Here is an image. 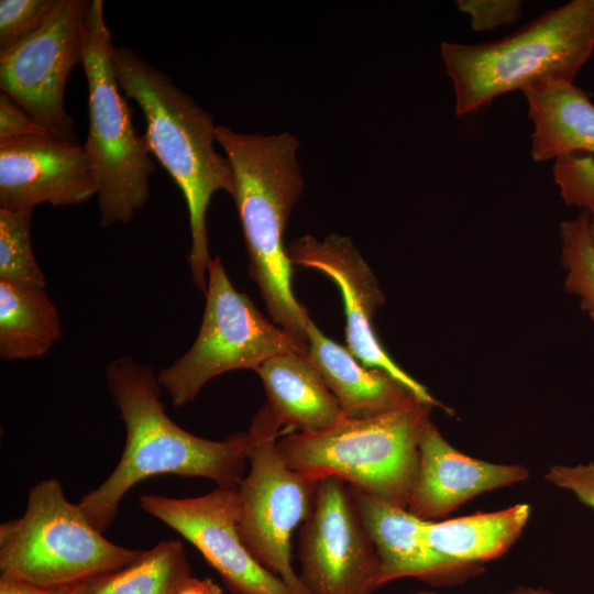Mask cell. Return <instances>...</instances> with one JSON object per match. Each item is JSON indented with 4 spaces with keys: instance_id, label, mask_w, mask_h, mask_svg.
Here are the masks:
<instances>
[{
    "instance_id": "6da1fadb",
    "label": "cell",
    "mask_w": 594,
    "mask_h": 594,
    "mask_svg": "<svg viewBox=\"0 0 594 594\" xmlns=\"http://www.w3.org/2000/svg\"><path fill=\"white\" fill-rule=\"evenodd\" d=\"M106 380L125 427V444L111 474L78 503L99 531L112 525L124 495L151 476L173 474L209 479L224 487L240 485L249 466L248 432L216 441L177 426L161 400L157 375L132 358L110 362Z\"/></svg>"
},
{
    "instance_id": "7a4b0ae2",
    "label": "cell",
    "mask_w": 594,
    "mask_h": 594,
    "mask_svg": "<svg viewBox=\"0 0 594 594\" xmlns=\"http://www.w3.org/2000/svg\"><path fill=\"white\" fill-rule=\"evenodd\" d=\"M117 79L127 98L141 109L143 134L151 153L182 190L187 204L191 279L200 292L207 288L209 255L206 216L212 196L233 195L235 180L227 156L216 152L212 117L169 77L129 47L114 48Z\"/></svg>"
},
{
    "instance_id": "3957f363",
    "label": "cell",
    "mask_w": 594,
    "mask_h": 594,
    "mask_svg": "<svg viewBox=\"0 0 594 594\" xmlns=\"http://www.w3.org/2000/svg\"><path fill=\"white\" fill-rule=\"evenodd\" d=\"M216 141L234 174V200L249 255V275L274 323L307 342V309L292 289V263L284 231L304 188L289 133L243 134L217 125Z\"/></svg>"
},
{
    "instance_id": "277c9868",
    "label": "cell",
    "mask_w": 594,
    "mask_h": 594,
    "mask_svg": "<svg viewBox=\"0 0 594 594\" xmlns=\"http://www.w3.org/2000/svg\"><path fill=\"white\" fill-rule=\"evenodd\" d=\"M594 50V0L549 10L515 33L482 44L443 42L457 116L479 111L506 92L551 81L573 82Z\"/></svg>"
},
{
    "instance_id": "5b68a950",
    "label": "cell",
    "mask_w": 594,
    "mask_h": 594,
    "mask_svg": "<svg viewBox=\"0 0 594 594\" xmlns=\"http://www.w3.org/2000/svg\"><path fill=\"white\" fill-rule=\"evenodd\" d=\"M431 403L414 396L387 413L343 421L316 433L278 438L290 469L315 480L336 477L386 503L407 508L418 464V443Z\"/></svg>"
},
{
    "instance_id": "8992f818",
    "label": "cell",
    "mask_w": 594,
    "mask_h": 594,
    "mask_svg": "<svg viewBox=\"0 0 594 594\" xmlns=\"http://www.w3.org/2000/svg\"><path fill=\"white\" fill-rule=\"evenodd\" d=\"M111 32L103 1L91 0L87 12L82 69L88 86L89 128L84 145L97 175V201L102 227L128 223L150 196L155 170L148 144L133 127L121 94Z\"/></svg>"
},
{
    "instance_id": "52a82bcc",
    "label": "cell",
    "mask_w": 594,
    "mask_h": 594,
    "mask_svg": "<svg viewBox=\"0 0 594 594\" xmlns=\"http://www.w3.org/2000/svg\"><path fill=\"white\" fill-rule=\"evenodd\" d=\"M140 552L107 540L54 479L36 483L24 514L0 526L1 573L43 587H65L118 570Z\"/></svg>"
},
{
    "instance_id": "ba28073f",
    "label": "cell",
    "mask_w": 594,
    "mask_h": 594,
    "mask_svg": "<svg viewBox=\"0 0 594 594\" xmlns=\"http://www.w3.org/2000/svg\"><path fill=\"white\" fill-rule=\"evenodd\" d=\"M206 306L189 350L157 374L172 404L191 403L204 386L223 373L256 370L268 359L298 353L308 344L264 317L248 295L232 285L220 256L207 271Z\"/></svg>"
},
{
    "instance_id": "9c48e42d",
    "label": "cell",
    "mask_w": 594,
    "mask_h": 594,
    "mask_svg": "<svg viewBox=\"0 0 594 594\" xmlns=\"http://www.w3.org/2000/svg\"><path fill=\"white\" fill-rule=\"evenodd\" d=\"M280 427L267 405L252 419L249 470L238 486L239 531L254 559L289 594H310L292 565V536L312 509L318 481L284 462L277 450Z\"/></svg>"
},
{
    "instance_id": "30bf717a",
    "label": "cell",
    "mask_w": 594,
    "mask_h": 594,
    "mask_svg": "<svg viewBox=\"0 0 594 594\" xmlns=\"http://www.w3.org/2000/svg\"><path fill=\"white\" fill-rule=\"evenodd\" d=\"M89 2L57 0L34 34L0 51V88L56 139L77 143L64 106L66 84L82 63Z\"/></svg>"
},
{
    "instance_id": "8fae6325",
    "label": "cell",
    "mask_w": 594,
    "mask_h": 594,
    "mask_svg": "<svg viewBox=\"0 0 594 594\" xmlns=\"http://www.w3.org/2000/svg\"><path fill=\"white\" fill-rule=\"evenodd\" d=\"M298 559V575L310 594L378 588V556L343 481H318L312 509L300 526Z\"/></svg>"
},
{
    "instance_id": "7c38bea8",
    "label": "cell",
    "mask_w": 594,
    "mask_h": 594,
    "mask_svg": "<svg viewBox=\"0 0 594 594\" xmlns=\"http://www.w3.org/2000/svg\"><path fill=\"white\" fill-rule=\"evenodd\" d=\"M140 505L196 547L232 594H289L242 541L238 487L217 486L187 498L143 494Z\"/></svg>"
},
{
    "instance_id": "4fadbf2b",
    "label": "cell",
    "mask_w": 594,
    "mask_h": 594,
    "mask_svg": "<svg viewBox=\"0 0 594 594\" xmlns=\"http://www.w3.org/2000/svg\"><path fill=\"white\" fill-rule=\"evenodd\" d=\"M287 254L292 265L321 272L339 287L344 302L346 346L355 359L365 366L387 372L419 399L451 414L426 386L403 370L380 342L372 323L377 309L385 304L384 293L350 238L330 234L319 241L307 234L293 240Z\"/></svg>"
},
{
    "instance_id": "5bb4252c",
    "label": "cell",
    "mask_w": 594,
    "mask_h": 594,
    "mask_svg": "<svg viewBox=\"0 0 594 594\" xmlns=\"http://www.w3.org/2000/svg\"><path fill=\"white\" fill-rule=\"evenodd\" d=\"M98 180L82 145L34 134L0 143V209L73 206L97 196Z\"/></svg>"
},
{
    "instance_id": "9a60e30c",
    "label": "cell",
    "mask_w": 594,
    "mask_h": 594,
    "mask_svg": "<svg viewBox=\"0 0 594 594\" xmlns=\"http://www.w3.org/2000/svg\"><path fill=\"white\" fill-rule=\"evenodd\" d=\"M519 464H499L462 453L429 420L418 443V464L407 509L425 521L447 519L471 498L526 481Z\"/></svg>"
},
{
    "instance_id": "2e32d148",
    "label": "cell",
    "mask_w": 594,
    "mask_h": 594,
    "mask_svg": "<svg viewBox=\"0 0 594 594\" xmlns=\"http://www.w3.org/2000/svg\"><path fill=\"white\" fill-rule=\"evenodd\" d=\"M348 487L378 556V587L405 578L433 586L460 584L484 571L481 564L455 561L435 551L426 536L429 521Z\"/></svg>"
},
{
    "instance_id": "e0dca14e",
    "label": "cell",
    "mask_w": 594,
    "mask_h": 594,
    "mask_svg": "<svg viewBox=\"0 0 594 594\" xmlns=\"http://www.w3.org/2000/svg\"><path fill=\"white\" fill-rule=\"evenodd\" d=\"M306 358L339 402L345 416L362 419L397 408L415 395L387 372L363 365L341 344L307 323Z\"/></svg>"
},
{
    "instance_id": "ac0fdd59",
    "label": "cell",
    "mask_w": 594,
    "mask_h": 594,
    "mask_svg": "<svg viewBox=\"0 0 594 594\" xmlns=\"http://www.w3.org/2000/svg\"><path fill=\"white\" fill-rule=\"evenodd\" d=\"M255 372L263 382L266 405L280 425L289 430L316 433L348 418L306 355H276Z\"/></svg>"
},
{
    "instance_id": "d6986e66",
    "label": "cell",
    "mask_w": 594,
    "mask_h": 594,
    "mask_svg": "<svg viewBox=\"0 0 594 594\" xmlns=\"http://www.w3.org/2000/svg\"><path fill=\"white\" fill-rule=\"evenodd\" d=\"M534 124L531 156L536 162L587 152L594 157V105L568 81H551L524 92Z\"/></svg>"
},
{
    "instance_id": "ffe728a7",
    "label": "cell",
    "mask_w": 594,
    "mask_h": 594,
    "mask_svg": "<svg viewBox=\"0 0 594 594\" xmlns=\"http://www.w3.org/2000/svg\"><path fill=\"white\" fill-rule=\"evenodd\" d=\"M528 504L429 521L426 536L439 554L465 563L481 564L505 554L520 537L530 517Z\"/></svg>"
},
{
    "instance_id": "44dd1931",
    "label": "cell",
    "mask_w": 594,
    "mask_h": 594,
    "mask_svg": "<svg viewBox=\"0 0 594 594\" xmlns=\"http://www.w3.org/2000/svg\"><path fill=\"white\" fill-rule=\"evenodd\" d=\"M62 336L57 307L45 287L0 279V358L44 356Z\"/></svg>"
},
{
    "instance_id": "7402d4cb",
    "label": "cell",
    "mask_w": 594,
    "mask_h": 594,
    "mask_svg": "<svg viewBox=\"0 0 594 594\" xmlns=\"http://www.w3.org/2000/svg\"><path fill=\"white\" fill-rule=\"evenodd\" d=\"M190 571L184 546L163 540L123 568L61 588L63 594H176Z\"/></svg>"
},
{
    "instance_id": "603a6c76",
    "label": "cell",
    "mask_w": 594,
    "mask_h": 594,
    "mask_svg": "<svg viewBox=\"0 0 594 594\" xmlns=\"http://www.w3.org/2000/svg\"><path fill=\"white\" fill-rule=\"evenodd\" d=\"M590 213L560 223L561 262L565 268L564 289L580 300L594 322V245L588 230Z\"/></svg>"
},
{
    "instance_id": "cb8c5ba5",
    "label": "cell",
    "mask_w": 594,
    "mask_h": 594,
    "mask_svg": "<svg viewBox=\"0 0 594 594\" xmlns=\"http://www.w3.org/2000/svg\"><path fill=\"white\" fill-rule=\"evenodd\" d=\"M32 213L0 209V279L46 287L32 246Z\"/></svg>"
},
{
    "instance_id": "d4e9b609",
    "label": "cell",
    "mask_w": 594,
    "mask_h": 594,
    "mask_svg": "<svg viewBox=\"0 0 594 594\" xmlns=\"http://www.w3.org/2000/svg\"><path fill=\"white\" fill-rule=\"evenodd\" d=\"M57 0H1L0 51L7 50L38 31Z\"/></svg>"
},
{
    "instance_id": "484cf974",
    "label": "cell",
    "mask_w": 594,
    "mask_h": 594,
    "mask_svg": "<svg viewBox=\"0 0 594 594\" xmlns=\"http://www.w3.org/2000/svg\"><path fill=\"white\" fill-rule=\"evenodd\" d=\"M553 178L569 206L594 212V157L568 154L554 160Z\"/></svg>"
},
{
    "instance_id": "4316f807",
    "label": "cell",
    "mask_w": 594,
    "mask_h": 594,
    "mask_svg": "<svg viewBox=\"0 0 594 594\" xmlns=\"http://www.w3.org/2000/svg\"><path fill=\"white\" fill-rule=\"evenodd\" d=\"M457 7L470 16L472 29L477 32L512 24L522 14L518 0H458Z\"/></svg>"
},
{
    "instance_id": "83f0119b",
    "label": "cell",
    "mask_w": 594,
    "mask_h": 594,
    "mask_svg": "<svg viewBox=\"0 0 594 594\" xmlns=\"http://www.w3.org/2000/svg\"><path fill=\"white\" fill-rule=\"evenodd\" d=\"M544 479L552 485L573 493L584 505L594 508V463L551 465Z\"/></svg>"
},
{
    "instance_id": "f1b7e54d",
    "label": "cell",
    "mask_w": 594,
    "mask_h": 594,
    "mask_svg": "<svg viewBox=\"0 0 594 594\" xmlns=\"http://www.w3.org/2000/svg\"><path fill=\"white\" fill-rule=\"evenodd\" d=\"M34 134H50L11 97L0 92V143Z\"/></svg>"
},
{
    "instance_id": "f546056e",
    "label": "cell",
    "mask_w": 594,
    "mask_h": 594,
    "mask_svg": "<svg viewBox=\"0 0 594 594\" xmlns=\"http://www.w3.org/2000/svg\"><path fill=\"white\" fill-rule=\"evenodd\" d=\"M0 594H63L62 588L43 587L10 574L1 573Z\"/></svg>"
},
{
    "instance_id": "4dcf8cb0",
    "label": "cell",
    "mask_w": 594,
    "mask_h": 594,
    "mask_svg": "<svg viewBox=\"0 0 594 594\" xmlns=\"http://www.w3.org/2000/svg\"><path fill=\"white\" fill-rule=\"evenodd\" d=\"M176 594H222L221 587L211 579L189 576L177 590Z\"/></svg>"
},
{
    "instance_id": "1f68e13d",
    "label": "cell",
    "mask_w": 594,
    "mask_h": 594,
    "mask_svg": "<svg viewBox=\"0 0 594 594\" xmlns=\"http://www.w3.org/2000/svg\"><path fill=\"white\" fill-rule=\"evenodd\" d=\"M505 594H553L552 592L541 588V587H531V586H518L510 590Z\"/></svg>"
},
{
    "instance_id": "d6a6232c",
    "label": "cell",
    "mask_w": 594,
    "mask_h": 594,
    "mask_svg": "<svg viewBox=\"0 0 594 594\" xmlns=\"http://www.w3.org/2000/svg\"><path fill=\"white\" fill-rule=\"evenodd\" d=\"M588 230H590V235L594 245V212L590 213Z\"/></svg>"
},
{
    "instance_id": "836d02e7",
    "label": "cell",
    "mask_w": 594,
    "mask_h": 594,
    "mask_svg": "<svg viewBox=\"0 0 594 594\" xmlns=\"http://www.w3.org/2000/svg\"><path fill=\"white\" fill-rule=\"evenodd\" d=\"M409 594H439V593L433 592V591H418V592H414Z\"/></svg>"
}]
</instances>
